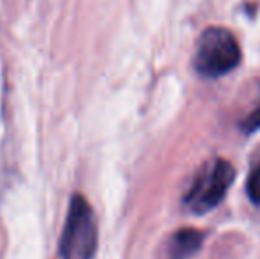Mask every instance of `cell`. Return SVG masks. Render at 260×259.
I'll use <instances>...</instances> for the list:
<instances>
[{
    "label": "cell",
    "mask_w": 260,
    "mask_h": 259,
    "mask_svg": "<svg viewBox=\"0 0 260 259\" xmlns=\"http://www.w3.org/2000/svg\"><path fill=\"white\" fill-rule=\"evenodd\" d=\"M100 233L98 218L90 203L82 194L69 200L68 217L62 229L58 252L62 259H92L96 256Z\"/></svg>",
    "instance_id": "cell-1"
},
{
    "label": "cell",
    "mask_w": 260,
    "mask_h": 259,
    "mask_svg": "<svg viewBox=\"0 0 260 259\" xmlns=\"http://www.w3.org/2000/svg\"><path fill=\"white\" fill-rule=\"evenodd\" d=\"M241 63V46L225 27H209L200 34L193 53V68L206 78L229 75Z\"/></svg>",
    "instance_id": "cell-2"
},
{
    "label": "cell",
    "mask_w": 260,
    "mask_h": 259,
    "mask_svg": "<svg viewBox=\"0 0 260 259\" xmlns=\"http://www.w3.org/2000/svg\"><path fill=\"white\" fill-rule=\"evenodd\" d=\"M234 180L236 169L229 160H211L197 174L191 188L184 197V206L197 215L209 213L223 200Z\"/></svg>",
    "instance_id": "cell-3"
},
{
    "label": "cell",
    "mask_w": 260,
    "mask_h": 259,
    "mask_svg": "<svg viewBox=\"0 0 260 259\" xmlns=\"http://www.w3.org/2000/svg\"><path fill=\"white\" fill-rule=\"evenodd\" d=\"M206 240L200 229L195 227H182L179 231L172 233L165 240L161 247V257L163 259H191L202 249V243Z\"/></svg>",
    "instance_id": "cell-4"
},
{
    "label": "cell",
    "mask_w": 260,
    "mask_h": 259,
    "mask_svg": "<svg viewBox=\"0 0 260 259\" xmlns=\"http://www.w3.org/2000/svg\"><path fill=\"white\" fill-rule=\"evenodd\" d=\"M246 194L253 204H260V163L251 170L246 181Z\"/></svg>",
    "instance_id": "cell-5"
},
{
    "label": "cell",
    "mask_w": 260,
    "mask_h": 259,
    "mask_svg": "<svg viewBox=\"0 0 260 259\" xmlns=\"http://www.w3.org/2000/svg\"><path fill=\"white\" fill-rule=\"evenodd\" d=\"M241 128H243L244 133H255L257 130H260V107L255 108V110L244 119Z\"/></svg>",
    "instance_id": "cell-6"
}]
</instances>
